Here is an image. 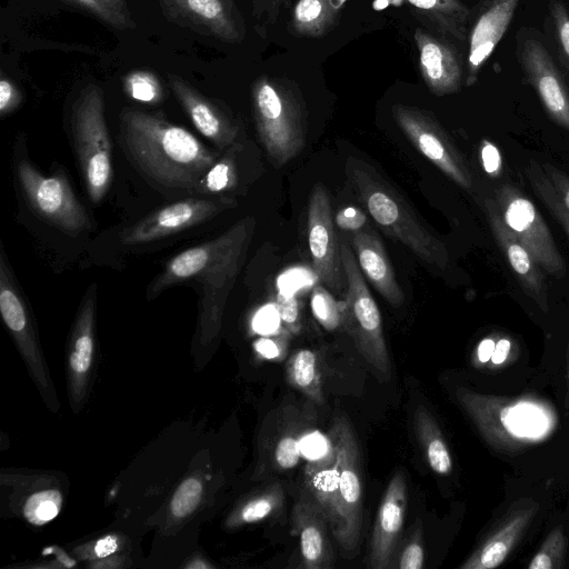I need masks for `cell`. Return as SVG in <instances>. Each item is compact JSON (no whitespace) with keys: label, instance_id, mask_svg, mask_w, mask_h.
<instances>
[{"label":"cell","instance_id":"1","mask_svg":"<svg viewBox=\"0 0 569 569\" xmlns=\"http://www.w3.org/2000/svg\"><path fill=\"white\" fill-rule=\"evenodd\" d=\"M119 119L120 143L127 158L160 190L197 194L202 179L221 156L159 114L127 108Z\"/></svg>","mask_w":569,"mask_h":569},{"label":"cell","instance_id":"2","mask_svg":"<svg viewBox=\"0 0 569 569\" xmlns=\"http://www.w3.org/2000/svg\"><path fill=\"white\" fill-rule=\"evenodd\" d=\"M253 229L254 220L247 217L217 238L179 252L150 283L148 296L154 297L177 284L196 287L202 326L214 330L243 264Z\"/></svg>","mask_w":569,"mask_h":569},{"label":"cell","instance_id":"3","mask_svg":"<svg viewBox=\"0 0 569 569\" xmlns=\"http://www.w3.org/2000/svg\"><path fill=\"white\" fill-rule=\"evenodd\" d=\"M346 173L356 194L386 233L422 261L447 268L449 254L445 243L427 230L408 202L371 166L350 157Z\"/></svg>","mask_w":569,"mask_h":569},{"label":"cell","instance_id":"4","mask_svg":"<svg viewBox=\"0 0 569 569\" xmlns=\"http://www.w3.org/2000/svg\"><path fill=\"white\" fill-rule=\"evenodd\" d=\"M456 397L482 438L501 451H517L550 433L553 417L542 402L508 399L459 388Z\"/></svg>","mask_w":569,"mask_h":569},{"label":"cell","instance_id":"5","mask_svg":"<svg viewBox=\"0 0 569 569\" xmlns=\"http://www.w3.org/2000/svg\"><path fill=\"white\" fill-rule=\"evenodd\" d=\"M252 112L257 132L269 159L282 167L305 147L303 102L289 83L260 77L252 87Z\"/></svg>","mask_w":569,"mask_h":569},{"label":"cell","instance_id":"6","mask_svg":"<svg viewBox=\"0 0 569 569\" xmlns=\"http://www.w3.org/2000/svg\"><path fill=\"white\" fill-rule=\"evenodd\" d=\"M72 141L90 200L99 203L112 179V146L100 87L87 86L72 106Z\"/></svg>","mask_w":569,"mask_h":569},{"label":"cell","instance_id":"7","mask_svg":"<svg viewBox=\"0 0 569 569\" xmlns=\"http://www.w3.org/2000/svg\"><path fill=\"white\" fill-rule=\"evenodd\" d=\"M340 252L347 283L345 299L340 302L341 326L375 372L382 380H388L391 376V363L380 311L347 239L340 241Z\"/></svg>","mask_w":569,"mask_h":569},{"label":"cell","instance_id":"8","mask_svg":"<svg viewBox=\"0 0 569 569\" xmlns=\"http://www.w3.org/2000/svg\"><path fill=\"white\" fill-rule=\"evenodd\" d=\"M13 170L26 201L41 219L71 236L92 227L64 173H42L21 156L18 147L14 148Z\"/></svg>","mask_w":569,"mask_h":569},{"label":"cell","instance_id":"9","mask_svg":"<svg viewBox=\"0 0 569 569\" xmlns=\"http://www.w3.org/2000/svg\"><path fill=\"white\" fill-rule=\"evenodd\" d=\"M329 435L336 446L339 473L337 521L331 532L345 550L352 551L361 529L359 448L352 428L343 417L335 419Z\"/></svg>","mask_w":569,"mask_h":569},{"label":"cell","instance_id":"10","mask_svg":"<svg viewBox=\"0 0 569 569\" xmlns=\"http://www.w3.org/2000/svg\"><path fill=\"white\" fill-rule=\"evenodd\" d=\"M496 201L505 222L539 267L557 278L562 277L565 260L535 204L510 183L496 190Z\"/></svg>","mask_w":569,"mask_h":569},{"label":"cell","instance_id":"11","mask_svg":"<svg viewBox=\"0 0 569 569\" xmlns=\"http://www.w3.org/2000/svg\"><path fill=\"white\" fill-rule=\"evenodd\" d=\"M392 114L413 147L451 180L465 189L472 184L471 172L436 118L416 107L397 103Z\"/></svg>","mask_w":569,"mask_h":569},{"label":"cell","instance_id":"12","mask_svg":"<svg viewBox=\"0 0 569 569\" xmlns=\"http://www.w3.org/2000/svg\"><path fill=\"white\" fill-rule=\"evenodd\" d=\"M236 206L234 199L224 196L178 200L149 213L128 228L122 240L129 246L153 242L196 227Z\"/></svg>","mask_w":569,"mask_h":569},{"label":"cell","instance_id":"13","mask_svg":"<svg viewBox=\"0 0 569 569\" xmlns=\"http://www.w3.org/2000/svg\"><path fill=\"white\" fill-rule=\"evenodd\" d=\"M308 242L317 279L333 292L347 288L340 242L335 230L329 194L322 184L312 189L308 206Z\"/></svg>","mask_w":569,"mask_h":569},{"label":"cell","instance_id":"14","mask_svg":"<svg viewBox=\"0 0 569 569\" xmlns=\"http://www.w3.org/2000/svg\"><path fill=\"white\" fill-rule=\"evenodd\" d=\"M168 20L224 42H239L243 29L231 0H159Z\"/></svg>","mask_w":569,"mask_h":569},{"label":"cell","instance_id":"15","mask_svg":"<svg viewBox=\"0 0 569 569\" xmlns=\"http://www.w3.org/2000/svg\"><path fill=\"white\" fill-rule=\"evenodd\" d=\"M407 509V483L402 471L391 477L381 499L369 543L368 567L390 568L402 532Z\"/></svg>","mask_w":569,"mask_h":569},{"label":"cell","instance_id":"16","mask_svg":"<svg viewBox=\"0 0 569 569\" xmlns=\"http://www.w3.org/2000/svg\"><path fill=\"white\" fill-rule=\"evenodd\" d=\"M168 82L196 129L220 152L238 143L239 127L219 104L177 74H168Z\"/></svg>","mask_w":569,"mask_h":569},{"label":"cell","instance_id":"17","mask_svg":"<svg viewBox=\"0 0 569 569\" xmlns=\"http://www.w3.org/2000/svg\"><path fill=\"white\" fill-rule=\"evenodd\" d=\"M521 64L549 114L569 129V92L547 49L536 39L526 40Z\"/></svg>","mask_w":569,"mask_h":569},{"label":"cell","instance_id":"18","mask_svg":"<svg viewBox=\"0 0 569 569\" xmlns=\"http://www.w3.org/2000/svg\"><path fill=\"white\" fill-rule=\"evenodd\" d=\"M483 212L498 246L508 258L523 290L543 311H547V287L539 264L507 226L495 199L487 198L483 201Z\"/></svg>","mask_w":569,"mask_h":569},{"label":"cell","instance_id":"19","mask_svg":"<svg viewBox=\"0 0 569 569\" xmlns=\"http://www.w3.org/2000/svg\"><path fill=\"white\" fill-rule=\"evenodd\" d=\"M329 523L325 512L307 491L292 509V535L299 539L302 566L308 569L333 567L335 555L328 537Z\"/></svg>","mask_w":569,"mask_h":569},{"label":"cell","instance_id":"20","mask_svg":"<svg viewBox=\"0 0 569 569\" xmlns=\"http://www.w3.org/2000/svg\"><path fill=\"white\" fill-rule=\"evenodd\" d=\"M413 38L428 89L436 96L457 92L462 83V68L455 49L421 28L416 29Z\"/></svg>","mask_w":569,"mask_h":569},{"label":"cell","instance_id":"21","mask_svg":"<svg viewBox=\"0 0 569 569\" xmlns=\"http://www.w3.org/2000/svg\"><path fill=\"white\" fill-rule=\"evenodd\" d=\"M519 0H490L476 20L469 39L466 84L471 86L506 33Z\"/></svg>","mask_w":569,"mask_h":569},{"label":"cell","instance_id":"22","mask_svg":"<svg viewBox=\"0 0 569 569\" xmlns=\"http://www.w3.org/2000/svg\"><path fill=\"white\" fill-rule=\"evenodd\" d=\"M538 508V503L528 502L512 509L460 568L493 569L500 566L523 536Z\"/></svg>","mask_w":569,"mask_h":569},{"label":"cell","instance_id":"23","mask_svg":"<svg viewBox=\"0 0 569 569\" xmlns=\"http://www.w3.org/2000/svg\"><path fill=\"white\" fill-rule=\"evenodd\" d=\"M350 244L367 279L390 305L400 306L403 301V293L387 251L376 231L370 228L356 231Z\"/></svg>","mask_w":569,"mask_h":569},{"label":"cell","instance_id":"24","mask_svg":"<svg viewBox=\"0 0 569 569\" xmlns=\"http://www.w3.org/2000/svg\"><path fill=\"white\" fill-rule=\"evenodd\" d=\"M429 20L442 34L463 41L469 9L460 0H403Z\"/></svg>","mask_w":569,"mask_h":569},{"label":"cell","instance_id":"25","mask_svg":"<svg viewBox=\"0 0 569 569\" xmlns=\"http://www.w3.org/2000/svg\"><path fill=\"white\" fill-rule=\"evenodd\" d=\"M415 428L429 467L440 476L452 471V459L443 435L426 407L415 412Z\"/></svg>","mask_w":569,"mask_h":569},{"label":"cell","instance_id":"26","mask_svg":"<svg viewBox=\"0 0 569 569\" xmlns=\"http://www.w3.org/2000/svg\"><path fill=\"white\" fill-rule=\"evenodd\" d=\"M288 383L316 403L323 401L321 376L316 352L299 349L288 359L286 365Z\"/></svg>","mask_w":569,"mask_h":569},{"label":"cell","instance_id":"27","mask_svg":"<svg viewBox=\"0 0 569 569\" xmlns=\"http://www.w3.org/2000/svg\"><path fill=\"white\" fill-rule=\"evenodd\" d=\"M331 0H298L293 9L292 29L300 37H322L337 18Z\"/></svg>","mask_w":569,"mask_h":569},{"label":"cell","instance_id":"28","mask_svg":"<svg viewBox=\"0 0 569 569\" xmlns=\"http://www.w3.org/2000/svg\"><path fill=\"white\" fill-rule=\"evenodd\" d=\"M305 476L307 491L325 512L329 528L332 531L336 526L338 512L339 473L337 461L329 468L305 473Z\"/></svg>","mask_w":569,"mask_h":569},{"label":"cell","instance_id":"29","mask_svg":"<svg viewBox=\"0 0 569 569\" xmlns=\"http://www.w3.org/2000/svg\"><path fill=\"white\" fill-rule=\"evenodd\" d=\"M300 452L307 462L305 473L329 468L337 461L336 446L330 435L317 429L300 433Z\"/></svg>","mask_w":569,"mask_h":569},{"label":"cell","instance_id":"30","mask_svg":"<svg viewBox=\"0 0 569 569\" xmlns=\"http://www.w3.org/2000/svg\"><path fill=\"white\" fill-rule=\"evenodd\" d=\"M239 144H234L223 152L209 169L202 179L197 194L217 196L232 190L238 183V168L236 151Z\"/></svg>","mask_w":569,"mask_h":569},{"label":"cell","instance_id":"31","mask_svg":"<svg viewBox=\"0 0 569 569\" xmlns=\"http://www.w3.org/2000/svg\"><path fill=\"white\" fill-rule=\"evenodd\" d=\"M527 177L537 197L569 236V210L542 166L531 160L527 167Z\"/></svg>","mask_w":569,"mask_h":569},{"label":"cell","instance_id":"32","mask_svg":"<svg viewBox=\"0 0 569 569\" xmlns=\"http://www.w3.org/2000/svg\"><path fill=\"white\" fill-rule=\"evenodd\" d=\"M283 500L282 487L276 482L240 507L237 512V521L252 523L263 520L278 512L283 506Z\"/></svg>","mask_w":569,"mask_h":569},{"label":"cell","instance_id":"33","mask_svg":"<svg viewBox=\"0 0 569 569\" xmlns=\"http://www.w3.org/2000/svg\"><path fill=\"white\" fill-rule=\"evenodd\" d=\"M567 538L561 527L553 528L528 563L529 569H559L563 566Z\"/></svg>","mask_w":569,"mask_h":569},{"label":"cell","instance_id":"34","mask_svg":"<svg viewBox=\"0 0 569 569\" xmlns=\"http://www.w3.org/2000/svg\"><path fill=\"white\" fill-rule=\"evenodd\" d=\"M310 305L315 318L325 329L331 331L341 326V303L326 288H313Z\"/></svg>","mask_w":569,"mask_h":569},{"label":"cell","instance_id":"35","mask_svg":"<svg viewBox=\"0 0 569 569\" xmlns=\"http://www.w3.org/2000/svg\"><path fill=\"white\" fill-rule=\"evenodd\" d=\"M61 505V495L58 490H46L32 495L26 502L24 516L34 523L41 525L53 519Z\"/></svg>","mask_w":569,"mask_h":569},{"label":"cell","instance_id":"36","mask_svg":"<svg viewBox=\"0 0 569 569\" xmlns=\"http://www.w3.org/2000/svg\"><path fill=\"white\" fill-rule=\"evenodd\" d=\"M124 88L132 99L142 102H158L162 94L158 79L148 71H136L130 73L126 78Z\"/></svg>","mask_w":569,"mask_h":569},{"label":"cell","instance_id":"37","mask_svg":"<svg viewBox=\"0 0 569 569\" xmlns=\"http://www.w3.org/2000/svg\"><path fill=\"white\" fill-rule=\"evenodd\" d=\"M425 565L423 536L420 526H417L413 532L408 537L400 548L397 556L393 557L390 568L399 569H421Z\"/></svg>","mask_w":569,"mask_h":569},{"label":"cell","instance_id":"38","mask_svg":"<svg viewBox=\"0 0 569 569\" xmlns=\"http://www.w3.org/2000/svg\"><path fill=\"white\" fill-rule=\"evenodd\" d=\"M202 483L197 478L184 480L176 490L170 510L174 517L181 518L191 513L200 502Z\"/></svg>","mask_w":569,"mask_h":569},{"label":"cell","instance_id":"39","mask_svg":"<svg viewBox=\"0 0 569 569\" xmlns=\"http://www.w3.org/2000/svg\"><path fill=\"white\" fill-rule=\"evenodd\" d=\"M301 458L300 433H283L276 443L273 459L276 468L279 470L292 469L298 465Z\"/></svg>","mask_w":569,"mask_h":569},{"label":"cell","instance_id":"40","mask_svg":"<svg viewBox=\"0 0 569 569\" xmlns=\"http://www.w3.org/2000/svg\"><path fill=\"white\" fill-rule=\"evenodd\" d=\"M291 336L292 335L286 330H281L272 335H267L258 339L254 342L253 348L260 358L279 362L282 361L288 355Z\"/></svg>","mask_w":569,"mask_h":569},{"label":"cell","instance_id":"41","mask_svg":"<svg viewBox=\"0 0 569 569\" xmlns=\"http://www.w3.org/2000/svg\"><path fill=\"white\" fill-rule=\"evenodd\" d=\"M274 307L280 317L283 330L290 335H297L301 329L300 309L296 295L279 290L276 297Z\"/></svg>","mask_w":569,"mask_h":569},{"label":"cell","instance_id":"42","mask_svg":"<svg viewBox=\"0 0 569 569\" xmlns=\"http://www.w3.org/2000/svg\"><path fill=\"white\" fill-rule=\"evenodd\" d=\"M71 4L80 8L90 16L114 29L132 28L128 22L117 13L104 6L100 0H67Z\"/></svg>","mask_w":569,"mask_h":569},{"label":"cell","instance_id":"43","mask_svg":"<svg viewBox=\"0 0 569 569\" xmlns=\"http://www.w3.org/2000/svg\"><path fill=\"white\" fill-rule=\"evenodd\" d=\"M555 29L562 53L569 66V13L563 4L553 0L550 6Z\"/></svg>","mask_w":569,"mask_h":569},{"label":"cell","instance_id":"44","mask_svg":"<svg viewBox=\"0 0 569 569\" xmlns=\"http://www.w3.org/2000/svg\"><path fill=\"white\" fill-rule=\"evenodd\" d=\"M336 226L345 231L362 230L367 223V216L356 207H346L335 216Z\"/></svg>","mask_w":569,"mask_h":569},{"label":"cell","instance_id":"45","mask_svg":"<svg viewBox=\"0 0 569 569\" xmlns=\"http://www.w3.org/2000/svg\"><path fill=\"white\" fill-rule=\"evenodd\" d=\"M22 97L12 81L6 77L0 80V114L13 112L21 103Z\"/></svg>","mask_w":569,"mask_h":569},{"label":"cell","instance_id":"46","mask_svg":"<svg viewBox=\"0 0 569 569\" xmlns=\"http://www.w3.org/2000/svg\"><path fill=\"white\" fill-rule=\"evenodd\" d=\"M253 328L256 331L262 335H272L283 330L280 321V317L276 307L263 308L256 317L253 321Z\"/></svg>","mask_w":569,"mask_h":569},{"label":"cell","instance_id":"47","mask_svg":"<svg viewBox=\"0 0 569 569\" xmlns=\"http://www.w3.org/2000/svg\"><path fill=\"white\" fill-rule=\"evenodd\" d=\"M307 272L302 269L290 270L279 278V290L287 293L296 295L297 289H303L308 284Z\"/></svg>","mask_w":569,"mask_h":569},{"label":"cell","instance_id":"48","mask_svg":"<svg viewBox=\"0 0 569 569\" xmlns=\"http://www.w3.org/2000/svg\"><path fill=\"white\" fill-rule=\"evenodd\" d=\"M541 166L569 210V177L552 164Z\"/></svg>","mask_w":569,"mask_h":569},{"label":"cell","instance_id":"49","mask_svg":"<svg viewBox=\"0 0 569 569\" xmlns=\"http://www.w3.org/2000/svg\"><path fill=\"white\" fill-rule=\"evenodd\" d=\"M481 159L485 170L492 174L500 169L501 158L498 149L492 143H485L481 149Z\"/></svg>","mask_w":569,"mask_h":569},{"label":"cell","instance_id":"50","mask_svg":"<svg viewBox=\"0 0 569 569\" xmlns=\"http://www.w3.org/2000/svg\"><path fill=\"white\" fill-rule=\"evenodd\" d=\"M511 342L507 338H501L496 342L492 356L490 358L491 362L496 366L502 365L510 355Z\"/></svg>","mask_w":569,"mask_h":569},{"label":"cell","instance_id":"51","mask_svg":"<svg viewBox=\"0 0 569 569\" xmlns=\"http://www.w3.org/2000/svg\"><path fill=\"white\" fill-rule=\"evenodd\" d=\"M496 342L491 338H485L481 340L476 349L475 362L486 363L490 360Z\"/></svg>","mask_w":569,"mask_h":569},{"label":"cell","instance_id":"52","mask_svg":"<svg viewBox=\"0 0 569 569\" xmlns=\"http://www.w3.org/2000/svg\"><path fill=\"white\" fill-rule=\"evenodd\" d=\"M118 548V539L114 536H106L98 540L94 552L98 557L103 558L113 553Z\"/></svg>","mask_w":569,"mask_h":569},{"label":"cell","instance_id":"53","mask_svg":"<svg viewBox=\"0 0 569 569\" xmlns=\"http://www.w3.org/2000/svg\"><path fill=\"white\" fill-rule=\"evenodd\" d=\"M104 6H107L110 10L117 13L120 18H122L126 22H128L132 28H134V23L131 20L128 6L126 0H100Z\"/></svg>","mask_w":569,"mask_h":569},{"label":"cell","instance_id":"54","mask_svg":"<svg viewBox=\"0 0 569 569\" xmlns=\"http://www.w3.org/2000/svg\"><path fill=\"white\" fill-rule=\"evenodd\" d=\"M288 1H290V0H274L276 7H278L280 4H283V3H287Z\"/></svg>","mask_w":569,"mask_h":569},{"label":"cell","instance_id":"55","mask_svg":"<svg viewBox=\"0 0 569 569\" xmlns=\"http://www.w3.org/2000/svg\"><path fill=\"white\" fill-rule=\"evenodd\" d=\"M568 379H569V368H568Z\"/></svg>","mask_w":569,"mask_h":569}]
</instances>
